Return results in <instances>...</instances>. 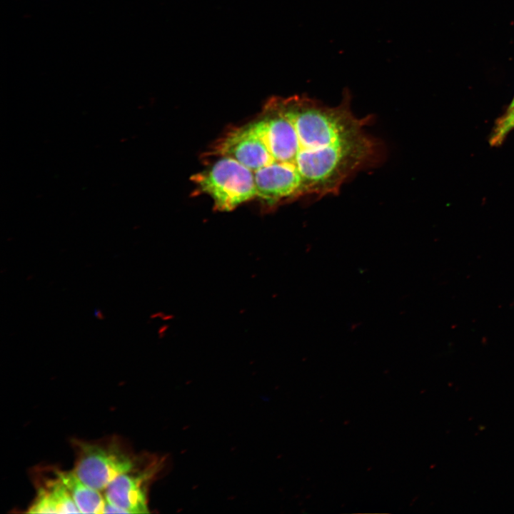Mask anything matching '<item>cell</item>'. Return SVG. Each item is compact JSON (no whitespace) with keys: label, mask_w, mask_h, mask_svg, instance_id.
Instances as JSON below:
<instances>
[{"label":"cell","mask_w":514,"mask_h":514,"mask_svg":"<svg viewBox=\"0 0 514 514\" xmlns=\"http://www.w3.org/2000/svg\"><path fill=\"white\" fill-rule=\"evenodd\" d=\"M513 107H514V97H513L512 101L510 102V105H509V106L508 107L507 109H512V108H513Z\"/></svg>","instance_id":"cell-10"},{"label":"cell","mask_w":514,"mask_h":514,"mask_svg":"<svg viewBox=\"0 0 514 514\" xmlns=\"http://www.w3.org/2000/svg\"><path fill=\"white\" fill-rule=\"evenodd\" d=\"M56 472L68 488L81 513H103L105 505L104 495L81 480L71 470L55 468Z\"/></svg>","instance_id":"cell-6"},{"label":"cell","mask_w":514,"mask_h":514,"mask_svg":"<svg viewBox=\"0 0 514 514\" xmlns=\"http://www.w3.org/2000/svg\"><path fill=\"white\" fill-rule=\"evenodd\" d=\"M103 513H125V512L121 508L106 500Z\"/></svg>","instance_id":"cell-8"},{"label":"cell","mask_w":514,"mask_h":514,"mask_svg":"<svg viewBox=\"0 0 514 514\" xmlns=\"http://www.w3.org/2000/svg\"><path fill=\"white\" fill-rule=\"evenodd\" d=\"M159 463L143 456L132 470L116 477L104 490L105 499L125 513H147L148 490L158 472Z\"/></svg>","instance_id":"cell-4"},{"label":"cell","mask_w":514,"mask_h":514,"mask_svg":"<svg viewBox=\"0 0 514 514\" xmlns=\"http://www.w3.org/2000/svg\"><path fill=\"white\" fill-rule=\"evenodd\" d=\"M199 189L211 197L219 211H231L257 196L253 172L236 159L227 156L192 176Z\"/></svg>","instance_id":"cell-3"},{"label":"cell","mask_w":514,"mask_h":514,"mask_svg":"<svg viewBox=\"0 0 514 514\" xmlns=\"http://www.w3.org/2000/svg\"><path fill=\"white\" fill-rule=\"evenodd\" d=\"M514 129V107L507 109L500 116L492 129L489 143L493 146L501 145L508 135Z\"/></svg>","instance_id":"cell-7"},{"label":"cell","mask_w":514,"mask_h":514,"mask_svg":"<svg viewBox=\"0 0 514 514\" xmlns=\"http://www.w3.org/2000/svg\"><path fill=\"white\" fill-rule=\"evenodd\" d=\"M267 108L248 126L267 151L265 166L294 199L337 194L377 160L368 119L356 116L348 101L329 106L303 96L276 97Z\"/></svg>","instance_id":"cell-1"},{"label":"cell","mask_w":514,"mask_h":514,"mask_svg":"<svg viewBox=\"0 0 514 514\" xmlns=\"http://www.w3.org/2000/svg\"><path fill=\"white\" fill-rule=\"evenodd\" d=\"M71 445L75 455L72 470L85 483L101 492L116 477L132 470L143 457L116 435L92 440L74 439Z\"/></svg>","instance_id":"cell-2"},{"label":"cell","mask_w":514,"mask_h":514,"mask_svg":"<svg viewBox=\"0 0 514 514\" xmlns=\"http://www.w3.org/2000/svg\"><path fill=\"white\" fill-rule=\"evenodd\" d=\"M34 498L28 508L29 513H80L68 488L55 468H45L34 474Z\"/></svg>","instance_id":"cell-5"},{"label":"cell","mask_w":514,"mask_h":514,"mask_svg":"<svg viewBox=\"0 0 514 514\" xmlns=\"http://www.w3.org/2000/svg\"><path fill=\"white\" fill-rule=\"evenodd\" d=\"M95 316H96V317L97 318H99V319H103V318H104V316H103L101 312L99 310H98V309H96V310H95Z\"/></svg>","instance_id":"cell-9"}]
</instances>
